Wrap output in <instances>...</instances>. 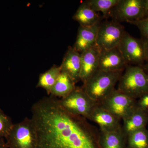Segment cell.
I'll return each mask as SVG.
<instances>
[{
    "label": "cell",
    "instance_id": "obj_8",
    "mask_svg": "<svg viewBox=\"0 0 148 148\" xmlns=\"http://www.w3.org/2000/svg\"><path fill=\"white\" fill-rule=\"evenodd\" d=\"M137 103L136 99L115 89L99 103L104 109L123 120L137 107Z\"/></svg>",
    "mask_w": 148,
    "mask_h": 148
},
{
    "label": "cell",
    "instance_id": "obj_17",
    "mask_svg": "<svg viewBox=\"0 0 148 148\" xmlns=\"http://www.w3.org/2000/svg\"><path fill=\"white\" fill-rule=\"evenodd\" d=\"M73 18L82 27H90L100 22V16L98 13L90 7L86 1L80 5Z\"/></svg>",
    "mask_w": 148,
    "mask_h": 148
},
{
    "label": "cell",
    "instance_id": "obj_27",
    "mask_svg": "<svg viewBox=\"0 0 148 148\" xmlns=\"http://www.w3.org/2000/svg\"><path fill=\"white\" fill-rule=\"evenodd\" d=\"M0 148H8L6 142L3 138H0Z\"/></svg>",
    "mask_w": 148,
    "mask_h": 148
},
{
    "label": "cell",
    "instance_id": "obj_15",
    "mask_svg": "<svg viewBox=\"0 0 148 148\" xmlns=\"http://www.w3.org/2000/svg\"><path fill=\"white\" fill-rule=\"evenodd\" d=\"M122 131L127 136L130 133L146 127L148 123V110L140 108L137 106L127 117L122 120Z\"/></svg>",
    "mask_w": 148,
    "mask_h": 148
},
{
    "label": "cell",
    "instance_id": "obj_25",
    "mask_svg": "<svg viewBox=\"0 0 148 148\" xmlns=\"http://www.w3.org/2000/svg\"><path fill=\"white\" fill-rule=\"evenodd\" d=\"M145 48V58L146 62H148V39L142 38Z\"/></svg>",
    "mask_w": 148,
    "mask_h": 148
},
{
    "label": "cell",
    "instance_id": "obj_4",
    "mask_svg": "<svg viewBox=\"0 0 148 148\" xmlns=\"http://www.w3.org/2000/svg\"><path fill=\"white\" fill-rule=\"evenodd\" d=\"M5 139L8 148H36V132L31 118L14 124Z\"/></svg>",
    "mask_w": 148,
    "mask_h": 148
},
{
    "label": "cell",
    "instance_id": "obj_12",
    "mask_svg": "<svg viewBox=\"0 0 148 148\" xmlns=\"http://www.w3.org/2000/svg\"><path fill=\"white\" fill-rule=\"evenodd\" d=\"M100 53L95 45L81 53L80 81L83 83L98 71Z\"/></svg>",
    "mask_w": 148,
    "mask_h": 148
},
{
    "label": "cell",
    "instance_id": "obj_3",
    "mask_svg": "<svg viewBox=\"0 0 148 148\" xmlns=\"http://www.w3.org/2000/svg\"><path fill=\"white\" fill-rule=\"evenodd\" d=\"M119 82L118 90L133 99L148 94V75L141 66L128 65Z\"/></svg>",
    "mask_w": 148,
    "mask_h": 148
},
{
    "label": "cell",
    "instance_id": "obj_19",
    "mask_svg": "<svg viewBox=\"0 0 148 148\" xmlns=\"http://www.w3.org/2000/svg\"><path fill=\"white\" fill-rule=\"evenodd\" d=\"M61 73L60 67L53 66L47 71L40 75L36 87L43 88L48 94H50Z\"/></svg>",
    "mask_w": 148,
    "mask_h": 148
},
{
    "label": "cell",
    "instance_id": "obj_23",
    "mask_svg": "<svg viewBox=\"0 0 148 148\" xmlns=\"http://www.w3.org/2000/svg\"><path fill=\"white\" fill-rule=\"evenodd\" d=\"M132 24L136 26L139 29L142 38L148 39V16Z\"/></svg>",
    "mask_w": 148,
    "mask_h": 148
},
{
    "label": "cell",
    "instance_id": "obj_1",
    "mask_svg": "<svg viewBox=\"0 0 148 148\" xmlns=\"http://www.w3.org/2000/svg\"><path fill=\"white\" fill-rule=\"evenodd\" d=\"M36 148H101L100 130L83 117L69 112L51 95L33 105Z\"/></svg>",
    "mask_w": 148,
    "mask_h": 148
},
{
    "label": "cell",
    "instance_id": "obj_21",
    "mask_svg": "<svg viewBox=\"0 0 148 148\" xmlns=\"http://www.w3.org/2000/svg\"><path fill=\"white\" fill-rule=\"evenodd\" d=\"M119 0H89L86 1L88 5L95 12H101L106 17L108 16L109 13Z\"/></svg>",
    "mask_w": 148,
    "mask_h": 148
},
{
    "label": "cell",
    "instance_id": "obj_24",
    "mask_svg": "<svg viewBox=\"0 0 148 148\" xmlns=\"http://www.w3.org/2000/svg\"><path fill=\"white\" fill-rule=\"evenodd\" d=\"M137 106L140 108L148 110V94L139 98L137 101Z\"/></svg>",
    "mask_w": 148,
    "mask_h": 148
},
{
    "label": "cell",
    "instance_id": "obj_2",
    "mask_svg": "<svg viewBox=\"0 0 148 148\" xmlns=\"http://www.w3.org/2000/svg\"><path fill=\"white\" fill-rule=\"evenodd\" d=\"M123 72L98 70L84 83L82 88L93 101L100 103L115 89Z\"/></svg>",
    "mask_w": 148,
    "mask_h": 148
},
{
    "label": "cell",
    "instance_id": "obj_11",
    "mask_svg": "<svg viewBox=\"0 0 148 148\" xmlns=\"http://www.w3.org/2000/svg\"><path fill=\"white\" fill-rule=\"evenodd\" d=\"M128 65L118 48L101 51L98 70L108 72L123 71Z\"/></svg>",
    "mask_w": 148,
    "mask_h": 148
},
{
    "label": "cell",
    "instance_id": "obj_7",
    "mask_svg": "<svg viewBox=\"0 0 148 148\" xmlns=\"http://www.w3.org/2000/svg\"><path fill=\"white\" fill-rule=\"evenodd\" d=\"M113 20L130 24L145 17L143 0H119L109 13Z\"/></svg>",
    "mask_w": 148,
    "mask_h": 148
},
{
    "label": "cell",
    "instance_id": "obj_13",
    "mask_svg": "<svg viewBox=\"0 0 148 148\" xmlns=\"http://www.w3.org/2000/svg\"><path fill=\"white\" fill-rule=\"evenodd\" d=\"M81 53L73 47H69L61 66V71L66 73L75 83L80 81Z\"/></svg>",
    "mask_w": 148,
    "mask_h": 148
},
{
    "label": "cell",
    "instance_id": "obj_26",
    "mask_svg": "<svg viewBox=\"0 0 148 148\" xmlns=\"http://www.w3.org/2000/svg\"><path fill=\"white\" fill-rule=\"evenodd\" d=\"M145 17L148 16V0H143Z\"/></svg>",
    "mask_w": 148,
    "mask_h": 148
},
{
    "label": "cell",
    "instance_id": "obj_16",
    "mask_svg": "<svg viewBox=\"0 0 148 148\" xmlns=\"http://www.w3.org/2000/svg\"><path fill=\"white\" fill-rule=\"evenodd\" d=\"M127 136L124 134L122 128L111 132L100 131V143L101 148H126Z\"/></svg>",
    "mask_w": 148,
    "mask_h": 148
},
{
    "label": "cell",
    "instance_id": "obj_18",
    "mask_svg": "<svg viewBox=\"0 0 148 148\" xmlns=\"http://www.w3.org/2000/svg\"><path fill=\"white\" fill-rule=\"evenodd\" d=\"M75 84L69 75L61 71L50 94L54 97L65 98L76 88Z\"/></svg>",
    "mask_w": 148,
    "mask_h": 148
},
{
    "label": "cell",
    "instance_id": "obj_14",
    "mask_svg": "<svg viewBox=\"0 0 148 148\" xmlns=\"http://www.w3.org/2000/svg\"><path fill=\"white\" fill-rule=\"evenodd\" d=\"M100 22L90 27L79 26L74 48L82 53L96 45Z\"/></svg>",
    "mask_w": 148,
    "mask_h": 148
},
{
    "label": "cell",
    "instance_id": "obj_10",
    "mask_svg": "<svg viewBox=\"0 0 148 148\" xmlns=\"http://www.w3.org/2000/svg\"><path fill=\"white\" fill-rule=\"evenodd\" d=\"M88 120L98 124L101 132H111L121 128V120L103 108L99 103L93 109Z\"/></svg>",
    "mask_w": 148,
    "mask_h": 148
},
{
    "label": "cell",
    "instance_id": "obj_28",
    "mask_svg": "<svg viewBox=\"0 0 148 148\" xmlns=\"http://www.w3.org/2000/svg\"><path fill=\"white\" fill-rule=\"evenodd\" d=\"M143 69L145 70V71L148 75V62H147L143 66Z\"/></svg>",
    "mask_w": 148,
    "mask_h": 148
},
{
    "label": "cell",
    "instance_id": "obj_9",
    "mask_svg": "<svg viewBox=\"0 0 148 148\" xmlns=\"http://www.w3.org/2000/svg\"><path fill=\"white\" fill-rule=\"evenodd\" d=\"M118 48L128 65L141 67L145 65V48L142 39L133 37L125 32Z\"/></svg>",
    "mask_w": 148,
    "mask_h": 148
},
{
    "label": "cell",
    "instance_id": "obj_22",
    "mask_svg": "<svg viewBox=\"0 0 148 148\" xmlns=\"http://www.w3.org/2000/svg\"><path fill=\"white\" fill-rule=\"evenodd\" d=\"M13 124L10 118L0 109V138H5Z\"/></svg>",
    "mask_w": 148,
    "mask_h": 148
},
{
    "label": "cell",
    "instance_id": "obj_20",
    "mask_svg": "<svg viewBox=\"0 0 148 148\" xmlns=\"http://www.w3.org/2000/svg\"><path fill=\"white\" fill-rule=\"evenodd\" d=\"M126 148H148V130L146 127L127 135Z\"/></svg>",
    "mask_w": 148,
    "mask_h": 148
},
{
    "label": "cell",
    "instance_id": "obj_5",
    "mask_svg": "<svg viewBox=\"0 0 148 148\" xmlns=\"http://www.w3.org/2000/svg\"><path fill=\"white\" fill-rule=\"evenodd\" d=\"M59 102L69 112L87 120L98 103L91 99L82 88L77 87L68 96L59 99Z\"/></svg>",
    "mask_w": 148,
    "mask_h": 148
},
{
    "label": "cell",
    "instance_id": "obj_6",
    "mask_svg": "<svg viewBox=\"0 0 148 148\" xmlns=\"http://www.w3.org/2000/svg\"><path fill=\"white\" fill-rule=\"evenodd\" d=\"M125 32L119 22L114 20L105 21L99 26L96 46L101 51L118 47Z\"/></svg>",
    "mask_w": 148,
    "mask_h": 148
}]
</instances>
